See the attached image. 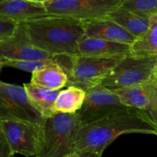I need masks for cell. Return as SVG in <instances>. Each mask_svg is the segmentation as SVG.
<instances>
[{"mask_svg": "<svg viewBox=\"0 0 157 157\" xmlns=\"http://www.w3.org/2000/svg\"><path fill=\"white\" fill-rule=\"evenodd\" d=\"M128 133L155 135L152 126L143 117L140 109L127 108L80 125L74 138L72 152H103L119 136Z\"/></svg>", "mask_w": 157, "mask_h": 157, "instance_id": "obj_1", "label": "cell"}, {"mask_svg": "<svg viewBox=\"0 0 157 157\" xmlns=\"http://www.w3.org/2000/svg\"><path fill=\"white\" fill-rule=\"evenodd\" d=\"M33 44L51 55H78V43L85 35L81 20L47 15L25 21Z\"/></svg>", "mask_w": 157, "mask_h": 157, "instance_id": "obj_2", "label": "cell"}, {"mask_svg": "<svg viewBox=\"0 0 157 157\" xmlns=\"http://www.w3.org/2000/svg\"><path fill=\"white\" fill-rule=\"evenodd\" d=\"M127 54L110 56L82 55H55L59 65L68 75L67 86H75L84 91L102 83L112 69Z\"/></svg>", "mask_w": 157, "mask_h": 157, "instance_id": "obj_3", "label": "cell"}, {"mask_svg": "<svg viewBox=\"0 0 157 157\" xmlns=\"http://www.w3.org/2000/svg\"><path fill=\"white\" fill-rule=\"evenodd\" d=\"M81 123L78 113H59L44 120V146L38 157H67Z\"/></svg>", "mask_w": 157, "mask_h": 157, "instance_id": "obj_4", "label": "cell"}, {"mask_svg": "<svg viewBox=\"0 0 157 157\" xmlns=\"http://www.w3.org/2000/svg\"><path fill=\"white\" fill-rule=\"evenodd\" d=\"M157 56L127 54L102 82L109 90L126 88L149 82L153 74Z\"/></svg>", "mask_w": 157, "mask_h": 157, "instance_id": "obj_5", "label": "cell"}, {"mask_svg": "<svg viewBox=\"0 0 157 157\" xmlns=\"http://www.w3.org/2000/svg\"><path fill=\"white\" fill-rule=\"evenodd\" d=\"M12 153L38 157L44 146L43 124L28 121H1Z\"/></svg>", "mask_w": 157, "mask_h": 157, "instance_id": "obj_6", "label": "cell"}, {"mask_svg": "<svg viewBox=\"0 0 157 157\" xmlns=\"http://www.w3.org/2000/svg\"><path fill=\"white\" fill-rule=\"evenodd\" d=\"M0 120L43 124L45 120L30 102L25 87L0 81Z\"/></svg>", "mask_w": 157, "mask_h": 157, "instance_id": "obj_7", "label": "cell"}, {"mask_svg": "<svg viewBox=\"0 0 157 157\" xmlns=\"http://www.w3.org/2000/svg\"><path fill=\"white\" fill-rule=\"evenodd\" d=\"M121 2L122 0H51L43 5L48 15L85 21L105 17L120 6Z\"/></svg>", "mask_w": 157, "mask_h": 157, "instance_id": "obj_8", "label": "cell"}, {"mask_svg": "<svg viewBox=\"0 0 157 157\" xmlns=\"http://www.w3.org/2000/svg\"><path fill=\"white\" fill-rule=\"evenodd\" d=\"M129 108L121 102L116 94L102 84L86 91L80 109L77 111L81 125L91 123L114 112Z\"/></svg>", "mask_w": 157, "mask_h": 157, "instance_id": "obj_9", "label": "cell"}, {"mask_svg": "<svg viewBox=\"0 0 157 157\" xmlns=\"http://www.w3.org/2000/svg\"><path fill=\"white\" fill-rule=\"evenodd\" d=\"M0 56L7 60L24 61H38L54 56L33 44L24 22L17 24L10 37L0 42Z\"/></svg>", "mask_w": 157, "mask_h": 157, "instance_id": "obj_10", "label": "cell"}, {"mask_svg": "<svg viewBox=\"0 0 157 157\" xmlns=\"http://www.w3.org/2000/svg\"><path fill=\"white\" fill-rule=\"evenodd\" d=\"M111 91L126 107L140 110L157 109V88L150 80L140 85Z\"/></svg>", "mask_w": 157, "mask_h": 157, "instance_id": "obj_11", "label": "cell"}, {"mask_svg": "<svg viewBox=\"0 0 157 157\" xmlns=\"http://www.w3.org/2000/svg\"><path fill=\"white\" fill-rule=\"evenodd\" d=\"M85 36L132 45L136 37L108 17L82 21Z\"/></svg>", "mask_w": 157, "mask_h": 157, "instance_id": "obj_12", "label": "cell"}, {"mask_svg": "<svg viewBox=\"0 0 157 157\" xmlns=\"http://www.w3.org/2000/svg\"><path fill=\"white\" fill-rule=\"evenodd\" d=\"M43 4L27 0H6L0 2V16L12 19L17 23L47 16Z\"/></svg>", "mask_w": 157, "mask_h": 157, "instance_id": "obj_13", "label": "cell"}, {"mask_svg": "<svg viewBox=\"0 0 157 157\" xmlns=\"http://www.w3.org/2000/svg\"><path fill=\"white\" fill-rule=\"evenodd\" d=\"M131 45L116 43L84 35L78 43V55L110 56L130 53Z\"/></svg>", "mask_w": 157, "mask_h": 157, "instance_id": "obj_14", "label": "cell"}, {"mask_svg": "<svg viewBox=\"0 0 157 157\" xmlns=\"http://www.w3.org/2000/svg\"><path fill=\"white\" fill-rule=\"evenodd\" d=\"M137 39L143 36L149 28V19L143 17L126 9L118 6L106 16Z\"/></svg>", "mask_w": 157, "mask_h": 157, "instance_id": "obj_15", "label": "cell"}, {"mask_svg": "<svg viewBox=\"0 0 157 157\" xmlns=\"http://www.w3.org/2000/svg\"><path fill=\"white\" fill-rule=\"evenodd\" d=\"M28 97L35 108L40 113L43 119L55 116L53 106L60 90H52L29 82L24 83Z\"/></svg>", "mask_w": 157, "mask_h": 157, "instance_id": "obj_16", "label": "cell"}, {"mask_svg": "<svg viewBox=\"0 0 157 157\" xmlns=\"http://www.w3.org/2000/svg\"><path fill=\"white\" fill-rule=\"evenodd\" d=\"M31 83L52 90L66 86L68 75L57 63H51L33 72Z\"/></svg>", "mask_w": 157, "mask_h": 157, "instance_id": "obj_17", "label": "cell"}, {"mask_svg": "<svg viewBox=\"0 0 157 157\" xmlns=\"http://www.w3.org/2000/svg\"><path fill=\"white\" fill-rule=\"evenodd\" d=\"M86 91L75 86H68L60 90L53 106L54 115L59 113H77L84 102Z\"/></svg>", "mask_w": 157, "mask_h": 157, "instance_id": "obj_18", "label": "cell"}, {"mask_svg": "<svg viewBox=\"0 0 157 157\" xmlns=\"http://www.w3.org/2000/svg\"><path fill=\"white\" fill-rule=\"evenodd\" d=\"M133 56H157V15L149 18V28L146 33L131 45Z\"/></svg>", "mask_w": 157, "mask_h": 157, "instance_id": "obj_19", "label": "cell"}, {"mask_svg": "<svg viewBox=\"0 0 157 157\" xmlns=\"http://www.w3.org/2000/svg\"><path fill=\"white\" fill-rule=\"evenodd\" d=\"M120 6L147 19L157 15V0H122Z\"/></svg>", "mask_w": 157, "mask_h": 157, "instance_id": "obj_20", "label": "cell"}, {"mask_svg": "<svg viewBox=\"0 0 157 157\" xmlns=\"http://www.w3.org/2000/svg\"><path fill=\"white\" fill-rule=\"evenodd\" d=\"M51 63H57L56 57L54 56L52 58L46 59L38 61H24V60H6L5 66L16 68L22 71L29 72H34L39 69H42L44 66Z\"/></svg>", "mask_w": 157, "mask_h": 157, "instance_id": "obj_21", "label": "cell"}, {"mask_svg": "<svg viewBox=\"0 0 157 157\" xmlns=\"http://www.w3.org/2000/svg\"><path fill=\"white\" fill-rule=\"evenodd\" d=\"M17 22L0 16V42L8 39L14 33Z\"/></svg>", "mask_w": 157, "mask_h": 157, "instance_id": "obj_22", "label": "cell"}, {"mask_svg": "<svg viewBox=\"0 0 157 157\" xmlns=\"http://www.w3.org/2000/svg\"><path fill=\"white\" fill-rule=\"evenodd\" d=\"M0 120V157H13Z\"/></svg>", "mask_w": 157, "mask_h": 157, "instance_id": "obj_23", "label": "cell"}, {"mask_svg": "<svg viewBox=\"0 0 157 157\" xmlns=\"http://www.w3.org/2000/svg\"><path fill=\"white\" fill-rule=\"evenodd\" d=\"M143 117L150 125L157 136V109L152 110H140Z\"/></svg>", "mask_w": 157, "mask_h": 157, "instance_id": "obj_24", "label": "cell"}, {"mask_svg": "<svg viewBox=\"0 0 157 157\" xmlns=\"http://www.w3.org/2000/svg\"><path fill=\"white\" fill-rule=\"evenodd\" d=\"M79 157H102V152H88L78 153Z\"/></svg>", "mask_w": 157, "mask_h": 157, "instance_id": "obj_25", "label": "cell"}, {"mask_svg": "<svg viewBox=\"0 0 157 157\" xmlns=\"http://www.w3.org/2000/svg\"><path fill=\"white\" fill-rule=\"evenodd\" d=\"M6 59L0 56V73H1V70H2V68L5 66V62H6Z\"/></svg>", "mask_w": 157, "mask_h": 157, "instance_id": "obj_26", "label": "cell"}, {"mask_svg": "<svg viewBox=\"0 0 157 157\" xmlns=\"http://www.w3.org/2000/svg\"><path fill=\"white\" fill-rule=\"evenodd\" d=\"M27 1H29V2H36V3H41V4H44L46 2H49L51 0H27Z\"/></svg>", "mask_w": 157, "mask_h": 157, "instance_id": "obj_27", "label": "cell"}, {"mask_svg": "<svg viewBox=\"0 0 157 157\" xmlns=\"http://www.w3.org/2000/svg\"><path fill=\"white\" fill-rule=\"evenodd\" d=\"M150 81L152 82V84H153V85L157 88V78L156 77L152 75V77H151V78H150Z\"/></svg>", "mask_w": 157, "mask_h": 157, "instance_id": "obj_28", "label": "cell"}, {"mask_svg": "<svg viewBox=\"0 0 157 157\" xmlns=\"http://www.w3.org/2000/svg\"><path fill=\"white\" fill-rule=\"evenodd\" d=\"M67 157H79V155H78V154L76 153V152H71Z\"/></svg>", "mask_w": 157, "mask_h": 157, "instance_id": "obj_29", "label": "cell"}, {"mask_svg": "<svg viewBox=\"0 0 157 157\" xmlns=\"http://www.w3.org/2000/svg\"><path fill=\"white\" fill-rule=\"evenodd\" d=\"M152 75L157 78V60H156V63H155V69H154V72Z\"/></svg>", "mask_w": 157, "mask_h": 157, "instance_id": "obj_30", "label": "cell"}, {"mask_svg": "<svg viewBox=\"0 0 157 157\" xmlns=\"http://www.w3.org/2000/svg\"><path fill=\"white\" fill-rule=\"evenodd\" d=\"M4 1H6V0H0V2H4Z\"/></svg>", "mask_w": 157, "mask_h": 157, "instance_id": "obj_31", "label": "cell"}]
</instances>
